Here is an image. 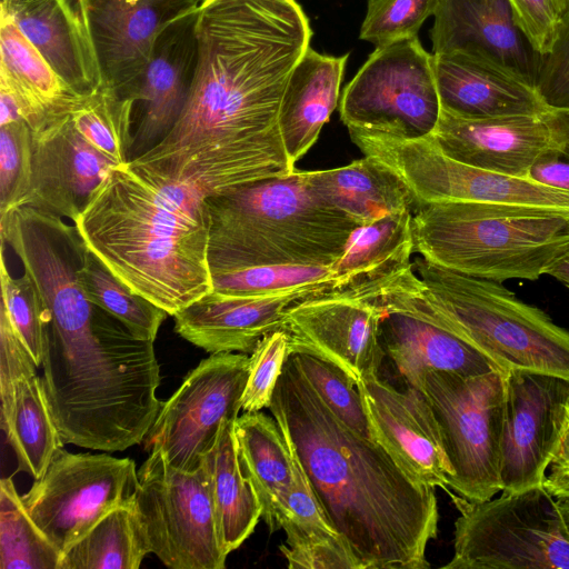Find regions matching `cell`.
<instances>
[{"label": "cell", "mask_w": 569, "mask_h": 569, "mask_svg": "<svg viewBox=\"0 0 569 569\" xmlns=\"http://www.w3.org/2000/svg\"><path fill=\"white\" fill-rule=\"evenodd\" d=\"M433 17L432 54L483 50L537 84L541 56L516 27L508 0H439Z\"/></svg>", "instance_id": "cb8c5ba5"}, {"label": "cell", "mask_w": 569, "mask_h": 569, "mask_svg": "<svg viewBox=\"0 0 569 569\" xmlns=\"http://www.w3.org/2000/svg\"><path fill=\"white\" fill-rule=\"evenodd\" d=\"M1 10L78 94L104 82L89 0H1Z\"/></svg>", "instance_id": "7402d4cb"}, {"label": "cell", "mask_w": 569, "mask_h": 569, "mask_svg": "<svg viewBox=\"0 0 569 569\" xmlns=\"http://www.w3.org/2000/svg\"><path fill=\"white\" fill-rule=\"evenodd\" d=\"M385 313L370 297L328 292L292 306L282 329L290 355H310L333 363L357 385L379 373L386 356L381 343Z\"/></svg>", "instance_id": "9a60e30c"}, {"label": "cell", "mask_w": 569, "mask_h": 569, "mask_svg": "<svg viewBox=\"0 0 569 569\" xmlns=\"http://www.w3.org/2000/svg\"><path fill=\"white\" fill-rule=\"evenodd\" d=\"M238 457L253 486L271 532L293 482L295 456L276 419L263 411L243 412L234 421Z\"/></svg>", "instance_id": "f546056e"}, {"label": "cell", "mask_w": 569, "mask_h": 569, "mask_svg": "<svg viewBox=\"0 0 569 569\" xmlns=\"http://www.w3.org/2000/svg\"><path fill=\"white\" fill-rule=\"evenodd\" d=\"M412 214L395 212L353 231L343 254L331 266L341 292L357 295L412 264Z\"/></svg>", "instance_id": "4dcf8cb0"}, {"label": "cell", "mask_w": 569, "mask_h": 569, "mask_svg": "<svg viewBox=\"0 0 569 569\" xmlns=\"http://www.w3.org/2000/svg\"><path fill=\"white\" fill-rule=\"evenodd\" d=\"M203 202L211 274L261 266L330 267L359 228L305 170L234 187Z\"/></svg>", "instance_id": "5b68a950"}, {"label": "cell", "mask_w": 569, "mask_h": 569, "mask_svg": "<svg viewBox=\"0 0 569 569\" xmlns=\"http://www.w3.org/2000/svg\"><path fill=\"white\" fill-rule=\"evenodd\" d=\"M1 428L18 469L39 479L54 451L62 447L37 368L0 378Z\"/></svg>", "instance_id": "1f68e13d"}, {"label": "cell", "mask_w": 569, "mask_h": 569, "mask_svg": "<svg viewBox=\"0 0 569 569\" xmlns=\"http://www.w3.org/2000/svg\"><path fill=\"white\" fill-rule=\"evenodd\" d=\"M31 176L32 129L23 120L0 126V218L24 206Z\"/></svg>", "instance_id": "60d3db41"}, {"label": "cell", "mask_w": 569, "mask_h": 569, "mask_svg": "<svg viewBox=\"0 0 569 569\" xmlns=\"http://www.w3.org/2000/svg\"><path fill=\"white\" fill-rule=\"evenodd\" d=\"M289 338L283 329L264 336L249 357V370L242 396L243 412L269 408L286 361L290 357Z\"/></svg>", "instance_id": "7bdbcfd3"}, {"label": "cell", "mask_w": 569, "mask_h": 569, "mask_svg": "<svg viewBox=\"0 0 569 569\" xmlns=\"http://www.w3.org/2000/svg\"><path fill=\"white\" fill-rule=\"evenodd\" d=\"M339 110L349 133L430 137L441 111L432 53L418 37L376 48L345 87Z\"/></svg>", "instance_id": "9c48e42d"}, {"label": "cell", "mask_w": 569, "mask_h": 569, "mask_svg": "<svg viewBox=\"0 0 569 569\" xmlns=\"http://www.w3.org/2000/svg\"><path fill=\"white\" fill-rule=\"evenodd\" d=\"M0 88L12 97L21 120L32 130L52 118L69 114L78 94L1 10Z\"/></svg>", "instance_id": "d4e9b609"}, {"label": "cell", "mask_w": 569, "mask_h": 569, "mask_svg": "<svg viewBox=\"0 0 569 569\" xmlns=\"http://www.w3.org/2000/svg\"><path fill=\"white\" fill-rule=\"evenodd\" d=\"M79 279L87 299L122 322L136 337L154 341L168 312L133 292L86 247Z\"/></svg>", "instance_id": "d590c367"}, {"label": "cell", "mask_w": 569, "mask_h": 569, "mask_svg": "<svg viewBox=\"0 0 569 569\" xmlns=\"http://www.w3.org/2000/svg\"><path fill=\"white\" fill-rule=\"evenodd\" d=\"M134 509L149 552L171 569H223L206 468L184 471L151 450L138 470Z\"/></svg>", "instance_id": "30bf717a"}, {"label": "cell", "mask_w": 569, "mask_h": 569, "mask_svg": "<svg viewBox=\"0 0 569 569\" xmlns=\"http://www.w3.org/2000/svg\"><path fill=\"white\" fill-rule=\"evenodd\" d=\"M542 487L556 500H569V412L561 439L547 468Z\"/></svg>", "instance_id": "7dc6e473"}, {"label": "cell", "mask_w": 569, "mask_h": 569, "mask_svg": "<svg viewBox=\"0 0 569 569\" xmlns=\"http://www.w3.org/2000/svg\"><path fill=\"white\" fill-rule=\"evenodd\" d=\"M513 22L535 52L548 54L560 32L562 14L553 0H508Z\"/></svg>", "instance_id": "ee69618b"}, {"label": "cell", "mask_w": 569, "mask_h": 569, "mask_svg": "<svg viewBox=\"0 0 569 569\" xmlns=\"http://www.w3.org/2000/svg\"><path fill=\"white\" fill-rule=\"evenodd\" d=\"M441 109L465 118L543 114L536 82L483 50L432 54Z\"/></svg>", "instance_id": "ffe728a7"}, {"label": "cell", "mask_w": 569, "mask_h": 569, "mask_svg": "<svg viewBox=\"0 0 569 569\" xmlns=\"http://www.w3.org/2000/svg\"><path fill=\"white\" fill-rule=\"evenodd\" d=\"M460 516L446 569H569V532L542 487L469 501L447 491Z\"/></svg>", "instance_id": "52a82bcc"}, {"label": "cell", "mask_w": 569, "mask_h": 569, "mask_svg": "<svg viewBox=\"0 0 569 569\" xmlns=\"http://www.w3.org/2000/svg\"><path fill=\"white\" fill-rule=\"evenodd\" d=\"M248 370L246 353H211L201 360L163 402L143 440L146 450H160L184 471L201 467L221 425L239 417Z\"/></svg>", "instance_id": "4fadbf2b"}, {"label": "cell", "mask_w": 569, "mask_h": 569, "mask_svg": "<svg viewBox=\"0 0 569 569\" xmlns=\"http://www.w3.org/2000/svg\"><path fill=\"white\" fill-rule=\"evenodd\" d=\"M328 292H340L337 280L258 296L212 290L172 316L174 331L209 353L249 355L264 336L282 329L292 306Z\"/></svg>", "instance_id": "e0dca14e"}, {"label": "cell", "mask_w": 569, "mask_h": 569, "mask_svg": "<svg viewBox=\"0 0 569 569\" xmlns=\"http://www.w3.org/2000/svg\"><path fill=\"white\" fill-rule=\"evenodd\" d=\"M203 201L128 161L109 169L73 224L118 279L173 316L213 290Z\"/></svg>", "instance_id": "3957f363"}, {"label": "cell", "mask_w": 569, "mask_h": 569, "mask_svg": "<svg viewBox=\"0 0 569 569\" xmlns=\"http://www.w3.org/2000/svg\"><path fill=\"white\" fill-rule=\"evenodd\" d=\"M350 137L365 156L376 157L392 168L420 203L481 202L569 211V191L458 162L442 153L431 137L415 140L361 133Z\"/></svg>", "instance_id": "7c38bea8"}, {"label": "cell", "mask_w": 569, "mask_h": 569, "mask_svg": "<svg viewBox=\"0 0 569 569\" xmlns=\"http://www.w3.org/2000/svg\"><path fill=\"white\" fill-rule=\"evenodd\" d=\"M234 421L221 425L214 447L203 459L218 537L227 556L249 538L262 516L259 497L240 467Z\"/></svg>", "instance_id": "d6a6232c"}, {"label": "cell", "mask_w": 569, "mask_h": 569, "mask_svg": "<svg viewBox=\"0 0 569 569\" xmlns=\"http://www.w3.org/2000/svg\"><path fill=\"white\" fill-rule=\"evenodd\" d=\"M437 421L452 468L448 487L473 502L501 491L500 440L506 401V372L461 376L429 371L412 386Z\"/></svg>", "instance_id": "ba28073f"}, {"label": "cell", "mask_w": 569, "mask_h": 569, "mask_svg": "<svg viewBox=\"0 0 569 569\" xmlns=\"http://www.w3.org/2000/svg\"><path fill=\"white\" fill-rule=\"evenodd\" d=\"M113 166L76 129L70 113L52 118L32 130L31 188L24 206L73 222Z\"/></svg>", "instance_id": "d6986e66"}, {"label": "cell", "mask_w": 569, "mask_h": 569, "mask_svg": "<svg viewBox=\"0 0 569 569\" xmlns=\"http://www.w3.org/2000/svg\"><path fill=\"white\" fill-rule=\"evenodd\" d=\"M147 553L133 502L106 516L61 556L57 569H138Z\"/></svg>", "instance_id": "836d02e7"}, {"label": "cell", "mask_w": 569, "mask_h": 569, "mask_svg": "<svg viewBox=\"0 0 569 569\" xmlns=\"http://www.w3.org/2000/svg\"><path fill=\"white\" fill-rule=\"evenodd\" d=\"M381 343L407 386H412L429 371L461 376L493 370L505 372L499 365L450 331L401 312L385 313Z\"/></svg>", "instance_id": "484cf974"}, {"label": "cell", "mask_w": 569, "mask_h": 569, "mask_svg": "<svg viewBox=\"0 0 569 569\" xmlns=\"http://www.w3.org/2000/svg\"><path fill=\"white\" fill-rule=\"evenodd\" d=\"M313 187L359 227L400 211L417 210L420 202L408 183L372 156L328 170L309 171Z\"/></svg>", "instance_id": "83f0119b"}, {"label": "cell", "mask_w": 569, "mask_h": 569, "mask_svg": "<svg viewBox=\"0 0 569 569\" xmlns=\"http://www.w3.org/2000/svg\"><path fill=\"white\" fill-rule=\"evenodd\" d=\"M280 551L290 569H361L347 540L330 522L295 458L293 482L283 505Z\"/></svg>", "instance_id": "f1b7e54d"}, {"label": "cell", "mask_w": 569, "mask_h": 569, "mask_svg": "<svg viewBox=\"0 0 569 569\" xmlns=\"http://www.w3.org/2000/svg\"><path fill=\"white\" fill-rule=\"evenodd\" d=\"M196 14L197 10L168 24L154 42L136 103L140 107L133 134L137 156L171 130L186 104L198 59Z\"/></svg>", "instance_id": "603a6c76"}, {"label": "cell", "mask_w": 569, "mask_h": 569, "mask_svg": "<svg viewBox=\"0 0 569 569\" xmlns=\"http://www.w3.org/2000/svg\"><path fill=\"white\" fill-rule=\"evenodd\" d=\"M527 178L543 186L569 191V158L552 146L533 162Z\"/></svg>", "instance_id": "bcb514c9"}, {"label": "cell", "mask_w": 569, "mask_h": 569, "mask_svg": "<svg viewBox=\"0 0 569 569\" xmlns=\"http://www.w3.org/2000/svg\"><path fill=\"white\" fill-rule=\"evenodd\" d=\"M291 357L328 408L350 429L371 438L361 396L353 379L338 366L315 356L296 353Z\"/></svg>", "instance_id": "74e56055"}, {"label": "cell", "mask_w": 569, "mask_h": 569, "mask_svg": "<svg viewBox=\"0 0 569 569\" xmlns=\"http://www.w3.org/2000/svg\"><path fill=\"white\" fill-rule=\"evenodd\" d=\"M365 296L386 312L450 331L505 372L523 369L569 380V330L500 281L466 276L421 257Z\"/></svg>", "instance_id": "277c9868"}, {"label": "cell", "mask_w": 569, "mask_h": 569, "mask_svg": "<svg viewBox=\"0 0 569 569\" xmlns=\"http://www.w3.org/2000/svg\"><path fill=\"white\" fill-rule=\"evenodd\" d=\"M295 458L361 569H426L438 535L435 488L407 472L377 441L345 425L292 357L271 403Z\"/></svg>", "instance_id": "7a4b0ae2"}, {"label": "cell", "mask_w": 569, "mask_h": 569, "mask_svg": "<svg viewBox=\"0 0 569 569\" xmlns=\"http://www.w3.org/2000/svg\"><path fill=\"white\" fill-rule=\"evenodd\" d=\"M439 0H368L360 39L378 47L417 37Z\"/></svg>", "instance_id": "b9f144b4"}, {"label": "cell", "mask_w": 569, "mask_h": 569, "mask_svg": "<svg viewBox=\"0 0 569 569\" xmlns=\"http://www.w3.org/2000/svg\"><path fill=\"white\" fill-rule=\"evenodd\" d=\"M138 483L132 459L72 453L62 446L21 498L62 556L111 511L133 503Z\"/></svg>", "instance_id": "8fae6325"}, {"label": "cell", "mask_w": 569, "mask_h": 569, "mask_svg": "<svg viewBox=\"0 0 569 569\" xmlns=\"http://www.w3.org/2000/svg\"><path fill=\"white\" fill-rule=\"evenodd\" d=\"M546 119L552 146L569 158V109H550L546 113Z\"/></svg>", "instance_id": "c3c4849f"}, {"label": "cell", "mask_w": 569, "mask_h": 569, "mask_svg": "<svg viewBox=\"0 0 569 569\" xmlns=\"http://www.w3.org/2000/svg\"><path fill=\"white\" fill-rule=\"evenodd\" d=\"M213 291L231 296L270 295L337 280L332 267L261 266L212 273Z\"/></svg>", "instance_id": "ab89813d"}, {"label": "cell", "mask_w": 569, "mask_h": 569, "mask_svg": "<svg viewBox=\"0 0 569 569\" xmlns=\"http://www.w3.org/2000/svg\"><path fill=\"white\" fill-rule=\"evenodd\" d=\"M136 100L121 96L103 82L97 90L79 97L70 112L76 129L116 164L130 160Z\"/></svg>", "instance_id": "e575fe53"}, {"label": "cell", "mask_w": 569, "mask_h": 569, "mask_svg": "<svg viewBox=\"0 0 569 569\" xmlns=\"http://www.w3.org/2000/svg\"><path fill=\"white\" fill-rule=\"evenodd\" d=\"M568 412L569 380L523 369L506 372L501 492L542 486Z\"/></svg>", "instance_id": "5bb4252c"}, {"label": "cell", "mask_w": 569, "mask_h": 569, "mask_svg": "<svg viewBox=\"0 0 569 569\" xmlns=\"http://www.w3.org/2000/svg\"><path fill=\"white\" fill-rule=\"evenodd\" d=\"M543 274L556 278L569 288V246L547 266Z\"/></svg>", "instance_id": "681fc988"}, {"label": "cell", "mask_w": 569, "mask_h": 569, "mask_svg": "<svg viewBox=\"0 0 569 569\" xmlns=\"http://www.w3.org/2000/svg\"><path fill=\"white\" fill-rule=\"evenodd\" d=\"M546 113L465 118L441 109L430 137L442 153L458 162L527 178L533 162L552 147Z\"/></svg>", "instance_id": "44dd1931"}, {"label": "cell", "mask_w": 569, "mask_h": 569, "mask_svg": "<svg viewBox=\"0 0 569 569\" xmlns=\"http://www.w3.org/2000/svg\"><path fill=\"white\" fill-rule=\"evenodd\" d=\"M557 9L563 16L569 11V0H553Z\"/></svg>", "instance_id": "f907efd6"}, {"label": "cell", "mask_w": 569, "mask_h": 569, "mask_svg": "<svg viewBox=\"0 0 569 569\" xmlns=\"http://www.w3.org/2000/svg\"><path fill=\"white\" fill-rule=\"evenodd\" d=\"M371 438L412 477L448 491L452 468L433 413L420 393L371 375L357 383Z\"/></svg>", "instance_id": "2e32d148"}, {"label": "cell", "mask_w": 569, "mask_h": 569, "mask_svg": "<svg viewBox=\"0 0 569 569\" xmlns=\"http://www.w3.org/2000/svg\"><path fill=\"white\" fill-rule=\"evenodd\" d=\"M415 251L476 278L537 280L569 246V211L481 202H422L412 214Z\"/></svg>", "instance_id": "8992f818"}, {"label": "cell", "mask_w": 569, "mask_h": 569, "mask_svg": "<svg viewBox=\"0 0 569 569\" xmlns=\"http://www.w3.org/2000/svg\"><path fill=\"white\" fill-rule=\"evenodd\" d=\"M61 552L29 515L12 478L0 481V568L57 569Z\"/></svg>", "instance_id": "8d00e7d4"}, {"label": "cell", "mask_w": 569, "mask_h": 569, "mask_svg": "<svg viewBox=\"0 0 569 569\" xmlns=\"http://www.w3.org/2000/svg\"><path fill=\"white\" fill-rule=\"evenodd\" d=\"M198 59L171 130L129 160L204 198L295 170L279 127L289 77L312 31L297 0H201Z\"/></svg>", "instance_id": "6da1fadb"}, {"label": "cell", "mask_w": 569, "mask_h": 569, "mask_svg": "<svg viewBox=\"0 0 569 569\" xmlns=\"http://www.w3.org/2000/svg\"><path fill=\"white\" fill-rule=\"evenodd\" d=\"M537 87L549 109H569V11L552 50L541 57Z\"/></svg>", "instance_id": "f6af8a7d"}, {"label": "cell", "mask_w": 569, "mask_h": 569, "mask_svg": "<svg viewBox=\"0 0 569 569\" xmlns=\"http://www.w3.org/2000/svg\"><path fill=\"white\" fill-rule=\"evenodd\" d=\"M201 0H89L103 80L138 100L141 80L161 31L196 11Z\"/></svg>", "instance_id": "ac0fdd59"}, {"label": "cell", "mask_w": 569, "mask_h": 569, "mask_svg": "<svg viewBox=\"0 0 569 569\" xmlns=\"http://www.w3.org/2000/svg\"><path fill=\"white\" fill-rule=\"evenodd\" d=\"M348 57L321 54L309 47L293 68L279 111L281 137L293 166L318 140L336 109Z\"/></svg>", "instance_id": "4316f807"}, {"label": "cell", "mask_w": 569, "mask_h": 569, "mask_svg": "<svg viewBox=\"0 0 569 569\" xmlns=\"http://www.w3.org/2000/svg\"><path fill=\"white\" fill-rule=\"evenodd\" d=\"M3 248L1 244L0 313L8 319L17 336L32 356L36 365L40 367L46 308L34 283L26 272L18 278L9 272Z\"/></svg>", "instance_id": "f35d334b"}]
</instances>
